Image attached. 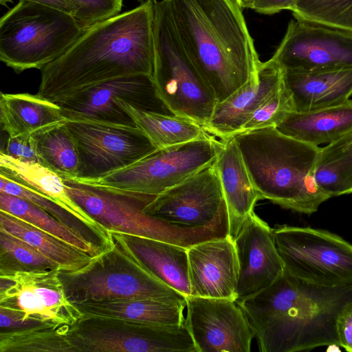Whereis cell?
<instances>
[{"label":"cell","instance_id":"6da1fadb","mask_svg":"<svg viewBox=\"0 0 352 352\" xmlns=\"http://www.w3.org/2000/svg\"><path fill=\"white\" fill-rule=\"evenodd\" d=\"M153 1L98 22L43 67L37 94L55 103L103 82L152 75Z\"/></svg>","mask_w":352,"mask_h":352},{"label":"cell","instance_id":"7a4b0ae2","mask_svg":"<svg viewBox=\"0 0 352 352\" xmlns=\"http://www.w3.org/2000/svg\"><path fill=\"white\" fill-rule=\"evenodd\" d=\"M186 54L221 102L258 72L261 61L234 0H165Z\"/></svg>","mask_w":352,"mask_h":352},{"label":"cell","instance_id":"3957f363","mask_svg":"<svg viewBox=\"0 0 352 352\" xmlns=\"http://www.w3.org/2000/svg\"><path fill=\"white\" fill-rule=\"evenodd\" d=\"M233 137L261 199L309 214L329 199L314 179L318 146L287 136L274 126Z\"/></svg>","mask_w":352,"mask_h":352},{"label":"cell","instance_id":"277c9868","mask_svg":"<svg viewBox=\"0 0 352 352\" xmlns=\"http://www.w3.org/2000/svg\"><path fill=\"white\" fill-rule=\"evenodd\" d=\"M84 30L72 14L19 1L0 20V60L16 73L41 70L62 56Z\"/></svg>","mask_w":352,"mask_h":352},{"label":"cell","instance_id":"5b68a950","mask_svg":"<svg viewBox=\"0 0 352 352\" xmlns=\"http://www.w3.org/2000/svg\"><path fill=\"white\" fill-rule=\"evenodd\" d=\"M112 239L110 245L82 267L59 270L65 293L72 304L146 299L186 301L184 296L153 276Z\"/></svg>","mask_w":352,"mask_h":352},{"label":"cell","instance_id":"8992f818","mask_svg":"<svg viewBox=\"0 0 352 352\" xmlns=\"http://www.w3.org/2000/svg\"><path fill=\"white\" fill-rule=\"evenodd\" d=\"M69 196L109 232L147 237L186 248L199 242L228 235V225L182 227L144 212L156 196L127 194L65 179Z\"/></svg>","mask_w":352,"mask_h":352},{"label":"cell","instance_id":"52a82bcc","mask_svg":"<svg viewBox=\"0 0 352 352\" xmlns=\"http://www.w3.org/2000/svg\"><path fill=\"white\" fill-rule=\"evenodd\" d=\"M153 44L152 78L159 98L171 114L204 128L217 101L181 46L165 0L153 1Z\"/></svg>","mask_w":352,"mask_h":352},{"label":"cell","instance_id":"ba28073f","mask_svg":"<svg viewBox=\"0 0 352 352\" xmlns=\"http://www.w3.org/2000/svg\"><path fill=\"white\" fill-rule=\"evenodd\" d=\"M352 304V285L307 284L298 303L255 335L262 352H294L340 346L337 320Z\"/></svg>","mask_w":352,"mask_h":352},{"label":"cell","instance_id":"9c48e42d","mask_svg":"<svg viewBox=\"0 0 352 352\" xmlns=\"http://www.w3.org/2000/svg\"><path fill=\"white\" fill-rule=\"evenodd\" d=\"M217 143L218 140L211 135L157 149L100 177L73 181L118 192L157 195L212 164Z\"/></svg>","mask_w":352,"mask_h":352},{"label":"cell","instance_id":"30bf717a","mask_svg":"<svg viewBox=\"0 0 352 352\" xmlns=\"http://www.w3.org/2000/svg\"><path fill=\"white\" fill-rule=\"evenodd\" d=\"M285 272L309 284L352 285V244L327 230L287 225L272 229Z\"/></svg>","mask_w":352,"mask_h":352},{"label":"cell","instance_id":"8fae6325","mask_svg":"<svg viewBox=\"0 0 352 352\" xmlns=\"http://www.w3.org/2000/svg\"><path fill=\"white\" fill-rule=\"evenodd\" d=\"M66 338L75 352H197L184 324L82 316Z\"/></svg>","mask_w":352,"mask_h":352},{"label":"cell","instance_id":"7c38bea8","mask_svg":"<svg viewBox=\"0 0 352 352\" xmlns=\"http://www.w3.org/2000/svg\"><path fill=\"white\" fill-rule=\"evenodd\" d=\"M58 272L54 269L0 274V308L10 311L20 328L72 326L82 315L67 299Z\"/></svg>","mask_w":352,"mask_h":352},{"label":"cell","instance_id":"4fadbf2b","mask_svg":"<svg viewBox=\"0 0 352 352\" xmlns=\"http://www.w3.org/2000/svg\"><path fill=\"white\" fill-rule=\"evenodd\" d=\"M80 165L72 180L100 177L126 167L157 150L135 126L94 120H68Z\"/></svg>","mask_w":352,"mask_h":352},{"label":"cell","instance_id":"5bb4252c","mask_svg":"<svg viewBox=\"0 0 352 352\" xmlns=\"http://www.w3.org/2000/svg\"><path fill=\"white\" fill-rule=\"evenodd\" d=\"M272 58L285 70L352 68V30L294 17Z\"/></svg>","mask_w":352,"mask_h":352},{"label":"cell","instance_id":"9a60e30c","mask_svg":"<svg viewBox=\"0 0 352 352\" xmlns=\"http://www.w3.org/2000/svg\"><path fill=\"white\" fill-rule=\"evenodd\" d=\"M121 101L140 109L170 113L159 98L152 75L148 74L103 82L56 104L68 120L87 119L135 126L120 106Z\"/></svg>","mask_w":352,"mask_h":352},{"label":"cell","instance_id":"2e32d148","mask_svg":"<svg viewBox=\"0 0 352 352\" xmlns=\"http://www.w3.org/2000/svg\"><path fill=\"white\" fill-rule=\"evenodd\" d=\"M144 210L182 227L228 223L221 184L214 163L156 195Z\"/></svg>","mask_w":352,"mask_h":352},{"label":"cell","instance_id":"e0dca14e","mask_svg":"<svg viewBox=\"0 0 352 352\" xmlns=\"http://www.w3.org/2000/svg\"><path fill=\"white\" fill-rule=\"evenodd\" d=\"M188 328L197 352H250L255 337L236 300L190 296L186 298Z\"/></svg>","mask_w":352,"mask_h":352},{"label":"cell","instance_id":"ac0fdd59","mask_svg":"<svg viewBox=\"0 0 352 352\" xmlns=\"http://www.w3.org/2000/svg\"><path fill=\"white\" fill-rule=\"evenodd\" d=\"M238 280L236 301L267 288L285 272L272 229L254 212L247 218L234 239Z\"/></svg>","mask_w":352,"mask_h":352},{"label":"cell","instance_id":"d6986e66","mask_svg":"<svg viewBox=\"0 0 352 352\" xmlns=\"http://www.w3.org/2000/svg\"><path fill=\"white\" fill-rule=\"evenodd\" d=\"M188 263L190 296L236 300L238 261L229 235L188 248Z\"/></svg>","mask_w":352,"mask_h":352},{"label":"cell","instance_id":"ffe728a7","mask_svg":"<svg viewBox=\"0 0 352 352\" xmlns=\"http://www.w3.org/2000/svg\"><path fill=\"white\" fill-rule=\"evenodd\" d=\"M283 82V69L272 58L261 62L255 76L221 102H217L207 133L224 139L238 134L258 107Z\"/></svg>","mask_w":352,"mask_h":352},{"label":"cell","instance_id":"44dd1931","mask_svg":"<svg viewBox=\"0 0 352 352\" xmlns=\"http://www.w3.org/2000/svg\"><path fill=\"white\" fill-rule=\"evenodd\" d=\"M228 219V235L234 241L261 199L234 137L218 140L214 160Z\"/></svg>","mask_w":352,"mask_h":352},{"label":"cell","instance_id":"7402d4cb","mask_svg":"<svg viewBox=\"0 0 352 352\" xmlns=\"http://www.w3.org/2000/svg\"><path fill=\"white\" fill-rule=\"evenodd\" d=\"M110 234L153 276L186 298L190 296L188 248L144 236Z\"/></svg>","mask_w":352,"mask_h":352},{"label":"cell","instance_id":"603a6c76","mask_svg":"<svg viewBox=\"0 0 352 352\" xmlns=\"http://www.w3.org/2000/svg\"><path fill=\"white\" fill-rule=\"evenodd\" d=\"M0 174L45 195L81 220L98 236L105 248L110 232L98 224L69 196L62 177L38 162H26L0 152Z\"/></svg>","mask_w":352,"mask_h":352},{"label":"cell","instance_id":"cb8c5ba5","mask_svg":"<svg viewBox=\"0 0 352 352\" xmlns=\"http://www.w3.org/2000/svg\"><path fill=\"white\" fill-rule=\"evenodd\" d=\"M283 82L296 111L337 105L352 96V68L309 72L283 69Z\"/></svg>","mask_w":352,"mask_h":352},{"label":"cell","instance_id":"d4e9b609","mask_svg":"<svg viewBox=\"0 0 352 352\" xmlns=\"http://www.w3.org/2000/svg\"><path fill=\"white\" fill-rule=\"evenodd\" d=\"M276 129L308 144H329L352 133V99L307 111H292Z\"/></svg>","mask_w":352,"mask_h":352},{"label":"cell","instance_id":"484cf974","mask_svg":"<svg viewBox=\"0 0 352 352\" xmlns=\"http://www.w3.org/2000/svg\"><path fill=\"white\" fill-rule=\"evenodd\" d=\"M66 121L56 103L29 93L0 95V124L9 137L32 135Z\"/></svg>","mask_w":352,"mask_h":352},{"label":"cell","instance_id":"4316f807","mask_svg":"<svg viewBox=\"0 0 352 352\" xmlns=\"http://www.w3.org/2000/svg\"><path fill=\"white\" fill-rule=\"evenodd\" d=\"M84 316L125 319L161 325H182L186 300L182 302L133 300L74 304Z\"/></svg>","mask_w":352,"mask_h":352},{"label":"cell","instance_id":"83f0119b","mask_svg":"<svg viewBox=\"0 0 352 352\" xmlns=\"http://www.w3.org/2000/svg\"><path fill=\"white\" fill-rule=\"evenodd\" d=\"M120 104L157 149L211 136L202 126L187 118L140 109L124 101Z\"/></svg>","mask_w":352,"mask_h":352},{"label":"cell","instance_id":"f1b7e54d","mask_svg":"<svg viewBox=\"0 0 352 352\" xmlns=\"http://www.w3.org/2000/svg\"><path fill=\"white\" fill-rule=\"evenodd\" d=\"M0 230L32 245L58 266L60 271H74L87 265L93 256L27 223L0 210Z\"/></svg>","mask_w":352,"mask_h":352},{"label":"cell","instance_id":"f546056e","mask_svg":"<svg viewBox=\"0 0 352 352\" xmlns=\"http://www.w3.org/2000/svg\"><path fill=\"white\" fill-rule=\"evenodd\" d=\"M314 176L329 198L352 192V133L320 147Z\"/></svg>","mask_w":352,"mask_h":352},{"label":"cell","instance_id":"4dcf8cb0","mask_svg":"<svg viewBox=\"0 0 352 352\" xmlns=\"http://www.w3.org/2000/svg\"><path fill=\"white\" fill-rule=\"evenodd\" d=\"M65 122L37 131L33 136L39 163L64 180H72L78 177L80 160L76 143Z\"/></svg>","mask_w":352,"mask_h":352},{"label":"cell","instance_id":"1f68e13d","mask_svg":"<svg viewBox=\"0 0 352 352\" xmlns=\"http://www.w3.org/2000/svg\"><path fill=\"white\" fill-rule=\"evenodd\" d=\"M0 210L12 214L91 256L103 249L80 237L48 212L23 198L0 192Z\"/></svg>","mask_w":352,"mask_h":352},{"label":"cell","instance_id":"d6a6232c","mask_svg":"<svg viewBox=\"0 0 352 352\" xmlns=\"http://www.w3.org/2000/svg\"><path fill=\"white\" fill-rule=\"evenodd\" d=\"M69 327L38 324L1 330V352H75L66 338Z\"/></svg>","mask_w":352,"mask_h":352},{"label":"cell","instance_id":"836d02e7","mask_svg":"<svg viewBox=\"0 0 352 352\" xmlns=\"http://www.w3.org/2000/svg\"><path fill=\"white\" fill-rule=\"evenodd\" d=\"M0 192L23 198L38 206L84 239L102 248L104 245L87 224L52 199L0 174Z\"/></svg>","mask_w":352,"mask_h":352},{"label":"cell","instance_id":"e575fe53","mask_svg":"<svg viewBox=\"0 0 352 352\" xmlns=\"http://www.w3.org/2000/svg\"><path fill=\"white\" fill-rule=\"evenodd\" d=\"M59 270L56 263L25 241L0 230V274Z\"/></svg>","mask_w":352,"mask_h":352},{"label":"cell","instance_id":"d590c367","mask_svg":"<svg viewBox=\"0 0 352 352\" xmlns=\"http://www.w3.org/2000/svg\"><path fill=\"white\" fill-rule=\"evenodd\" d=\"M296 18L352 30V0H296Z\"/></svg>","mask_w":352,"mask_h":352},{"label":"cell","instance_id":"8d00e7d4","mask_svg":"<svg viewBox=\"0 0 352 352\" xmlns=\"http://www.w3.org/2000/svg\"><path fill=\"white\" fill-rule=\"evenodd\" d=\"M294 111L292 94L283 82L280 88L268 97L254 112L239 133L270 126L276 128L290 113Z\"/></svg>","mask_w":352,"mask_h":352},{"label":"cell","instance_id":"74e56055","mask_svg":"<svg viewBox=\"0 0 352 352\" xmlns=\"http://www.w3.org/2000/svg\"><path fill=\"white\" fill-rule=\"evenodd\" d=\"M69 1L76 10L75 18L84 29L118 14L122 7V0Z\"/></svg>","mask_w":352,"mask_h":352},{"label":"cell","instance_id":"f35d334b","mask_svg":"<svg viewBox=\"0 0 352 352\" xmlns=\"http://www.w3.org/2000/svg\"><path fill=\"white\" fill-rule=\"evenodd\" d=\"M1 151L23 162L39 163L33 134L9 137L5 149Z\"/></svg>","mask_w":352,"mask_h":352},{"label":"cell","instance_id":"ab89813d","mask_svg":"<svg viewBox=\"0 0 352 352\" xmlns=\"http://www.w3.org/2000/svg\"><path fill=\"white\" fill-rule=\"evenodd\" d=\"M336 328L340 346L352 352V304L339 315Z\"/></svg>","mask_w":352,"mask_h":352},{"label":"cell","instance_id":"60d3db41","mask_svg":"<svg viewBox=\"0 0 352 352\" xmlns=\"http://www.w3.org/2000/svg\"><path fill=\"white\" fill-rule=\"evenodd\" d=\"M296 0H256L251 9L263 14H273L283 10H290Z\"/></svg>","mask_w":352,"mask_h":352},{"label":"cell","instance_id":"b9f144b4","mask_svg":"<svg viewBox=\"0 0 352 352\" xmlns=\"http://www.w3.org/2000/svg\"><path fill=\"white\" fill-rule=\"evenodd\" d=\"M22 1V0H19ZM32 2L38 3L40 4L45 5L65 12H67L69 14L73 15L75 17L76 10L70 2L69 0H25ZM10 1V0H1V3L2 5L6 4L8 2Z\"/></svg>","mask_w":352,"mask_h":352},{"label":"cell","instance_id":"7bdbcfd3","mask_svg":"<svg viewBox=\"0 0 352 352\" xmlns=\"http://www.w3.org/2000/svg\"><path fill=\"white\" fill-rule=\"evenodd\" d=\"M256 0H234L241 8H251Z\"/></svg>","mask_w":352,"mask_h":352},{"label":"cell","instance_id":"ee69618b","mask_svg":"<svg viewBox=\"0 0 352 352\" xmlns=\"http://www.w3.org/2000/svg\"><path fill=\"white\" fill-rule=\"evenodd\" d=\"M138 1H149V0H138Z\"/></svg>","mask_w":352,"mask_h":352}]
</instances>
